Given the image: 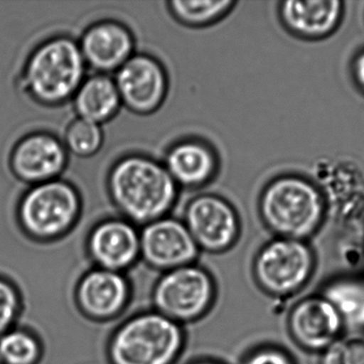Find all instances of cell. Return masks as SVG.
I'll list each match as a JSON object with an SVG mask.
<instances>
[{
	"label": "cell",
	"mask_w": 364,
	"mask_h": 364,
	"mask_svg": "<svg viewBox=\"0 0 364 364\" xmlns=\"http://www.w3.org/2000/svg\"><path fill=\"white\" fill-rule=\"evenodd\" d=\"M178 185L165 165L144 155H127L114 164L108 193L122 218L144 225L167 217L178 198Z\"/></svg>",
	"instance_id": "1"
},
{
	"label": "cell",
	"mask_w": 364,
	"mask_h": 364,
	"mask_svg": "<svg viewBox=\"0 0 364 364\" xmlns=\"http://www.w3.org/2000/svg\"><path fill=\"white\" fill-rule=\"evenodd\" d=\"M186 328L144 309L123 318L106 340L108 364H178L186 350Z\"/></svg>",
	"instance_id": "2"
},
{
	"label": "cell",
	"mask_w": 364,
	"mask_h": 364,
	"mask_svg": "<svg viewBox=\"0 0 364 364\" xmlns=\"http://www.w3.org/2000/svg\"><path fill=\"white\" fill-rule=\"evenodd\" d=\"M262 223L274 237L309 242L323 227L327 215L325 197L304 176L283 174L267 183L259 198Z\"/></svg>",
	"instance_id": "3"
},
{
	"label": "cell",
	"mask_w": 364,
	"mask_h": 364,
	"mask_svg": "<svg viewBox=\"0 0 364 364\" xmlns=\"http://www.w3.org/2000/svg\"><path fill=\"white\" fill-rule=\"evenodd\" d=\"M86 67L77 42L63 36L52 38L31 53L23 70V86L37 103L60 105L77 92Z\"/></svg>",
	"instance_id": "4"
},
{
	"label": "cell",
	"mask_w": 364,
	"mask_h": 364,
	"mask_svg": "<svg viewBox=\"0 0 364 364\" xmlns=\"http://www.w3.org/2000/svg\"><path fill=\"white\" fill-rule=\"evenodd\" d=\"M82 198L65 181L33 185L21 198L16 220L22 233L39 244H52L73 231L82 215Z\"/></svg>",
	"instance_id": "5"
},
{
	"label": "cell",
	"mask_w": 364,
	"mask_h": 364,
	"mask_svg": "<svg viewBox=\"0 0 364 364\" xmlns=\"http://www.w3.org/2000/svg\"><path fill=\"white\" fill-rule=\"evenodd\" d=\"M218 295L214 274L197 262L159 274L151 289V309L186 328L210 314Z\"/></svg>",
	"instance_id": "6"
},
{
	"label": "cell",
	"mask_w": 364,
	"mask_h": 364,
	"mask_svg": "<svg viewBox=\"0 0 364 364\" xmlns=\"http://www.w3.org/2000/svg\"><path fill=\"white\" fill-rule=\"evenodd\" d=\"M317 255L310 242L272 237L255 252L251 274L257 289L274 299L301 293L314 278Z\"/></svg>",
	"instance_id": "7"
},
{
	"label": "cell",
	"mask_w": 364,
	"mask_h": 364,
	"mask_svg": "<svg viewBox=\"0 0 364 364\" xmlns=\"http://www.w3.org/2000/svg\"><path fill=\"white\" fill-rule=\"evenodd\" d=\"M74 306L89 323L106 325L119 321L134 300V285L129 274L90 267L73 287Z\"/></svg>",
	"instance_id": "8"
},
{
	"label": "cell",
	"mask_w": 364,
	"mask_h": 364,
	"mask_svg": "<svg viewBox=\"0 0 364 364\" xmlns=\"http://www.w3.org/2000/svg\"><path fill=\"white\" fill-rule=\"evenodd\" d=\"M183 223L201 253L219 255L231 250L240 237L237 210L225 198L204 193L191 200Z\"/></svg>",
	"instance_id": "9"
},
{
	"label": "cell",
	"mask_w": 364,
	"mask_h": 364,
	"mask_svg": "<svg viewBox=\"0 0 364 364\" xmlns=\"http://www.w3.org/2000/svg\"><path fill=\"white\" fill-rule=\"evenodd\" d=\"M200 255L183 220L164 217L140 230V263L159 274L197 263Z\"/></svg>",
	"instance_id": "10"
},
{
	"label": "cell",
	"mask_w": 364,
	"mask_h": 364,
	"mask_svg": "<svg viewBox=\"0 0 364 364\" xmlns=\"http://www.w3.org/2000/svg\"><path fill=\"white\" fill-rule=\"evenodd\" d=\"M287 336L300 350L323 353L345 332L344 323L329 300L317 291L294 302L287 315Z\"/></svg>",
	"instance_id": "11"
},
{
	"label": "cell",
	"mask_w": 364,
	"mask_h": 364,
	"mask_svg": "<svg viewBox=\"0 0 364 364\" xmlns=\"http://www.w3.org/2000/svg\"><path fill=\"white\" fill-rule=\"evenodd\" d=\"M85 253L90 266L129 274L140 263V230L124 218H107L89 231Z\"/></svg>",
	"instance_id": "12"
},
{
	"label": "cell",
	"mask_w": 364,
	"mask_h": 364,
	"mask_svg": "<svg viewBox=\"0 0 364 364\" xmlns=\"http://www.w3.org/2000/svg\"><path fill=\"white\" fill-rule=\"evenodd\" d=\"M114 82L121 103L134 114H153L167 97L165 68L149 55H134L117 71Z\"/></svg>",
	"instance_id": "13"
},
{
	"label": "cell",
	"mask_w": 364,
	"mask_h": 364,
	"mask_svg": "<svg viewBox=\"0 0 364 364\" xmlns=\"http://www.w3.org/2000/svg\"><path fill=\"white\" fill-rule=\"evenodd\" d=\"M9 164L18 180L33 186L58 178L67 167L68 150L52 134L37 132L14 146Z\"/></svg>",
	"instance_id": "14"
},
{
	"label": "cell",
	"mask_w": 364,
	"mask_h": 364,
	"mask_svg": "<svg viewBox=\"0 0 364 364\" xmlns=\"http://www.w3.org/2000/svg\"><path fill=\"white\" fill-rule=\"evenodd\" d=\"M87 67L97 74L117 72L134 56L133 33L116 21H102L91 25L80 43Z\"/></svg>",
	"instance_id": "15"
},
{
	"label": "cell",
	"mask_w": 364,
	"mask_h": 364,
	"mask_svg": "<svg viewBox=\"0 0 364 364\" xmlns=\"http://www.w3.org/2000/svg\"><path fill=\"white\" fill-rule=\"evenodd\" d=\"M285 29L304 40L330 37L342 23L344 3L340 0H285L279 5Z\"/></svg>",
	"instance_id": "16"
},
{
	"label": "cell",
	"mask_w": 364,
	"mask_h": 364,
	"mask_svg": "<svg viewBox=\"0 0 364 364\" xmlns=\"http://www.w3.org/2000/svg\"><path fill=\"white\" fill-rule=\"evenodd\" d=\"M164 165L178 186L198 188L216 176L218 157L205 142L185 139L168 150Z\"/></svg>",
	"instance_id": "17"
},
{
	"label": "cell",
	"mask_w": 364,
	"mask_h": 364,
	"mask_svg": "<svg viewBox=\"0 0 364 364\" xmlns=\"http://www.w3.org/2000/svg\"><path fill=\"white\" fill-rule=\"evenodd\" d=\"M318 293L331 302L345 331H364V274L345 272L326 280Z\"/></svg>",
	"instance_id": "18"
},
{
	"label": "cell",
	"mask_w": 364,
	"mask_h": 364,
	"mask_svg": "<svg viewBox=\"0 0 364 364\" xmlns=\"http://www.w3.org/2000/svg\"><path fill=\"white\" fill-rule=\"evenodd\" d=\"M121 104L116 82L106 74H97L85 80L74 95V108L78 118L100 125L112 120Z\"/></svg>",
	"instance_id": "19"
},
{
	"label": "cell",
	"mask_w": 364,
	"mask_h": 364,
	"mask_svg": "<svg viewBox=\"0 0 364 364\" xmlns=\"http://www.w3.org/2000/svg\"><path fill=\"white\" fill-rule=\"evenodd\" d=\"M46 346L40 334L18 323L0 336L1 364H41Z\"/></svg>",
	"instance_id": "20"
},
{
	"label": "cell",
	"mask_w": 364,
	"mask_h": 364,
	"mask_svg": "<svg viewBox=\"0 0 364 364\" xmlns=\"http://www.w3.org/2000/svg\"><path fill=\"white\" fill-rule=\"evenodd\" d=\"M169 10L176 21L189 27L214 24L235 7V1H170Z\"/></svg>",
	"instance_id": "21"
},
{
	"label": "cell",
	"mask_w": 364,
	"mask_h": 364,
	"mask_svg": "<svg viewBox=\"0 0 364 364\" xmlns=\"http://www.w3.org/2000/svg\"><path fill=\"white\" fill-rule=\"evenodd\" d=\"M103 141L101 125L85 119L72 121L65 131V149L76 156L89 157L97 154Z\"/></svg>",
	"instance_id": "22"
},
{
	"label": "cell",
	"mask_w": 364,
	"mask_h": 364,
	"mask_svg": "<svg viewBox=\"0 0 364 364\" xmlns=\"http://www.w3.org/2000/svg\"><path fill=\"white\" fill-rule=\"evenodd\" d=\"M25 310V298L20 285L0 274V336L20 323Z\"/></svg>",
	"instance_id": "23"
},
{
	"label": "cell",
	"mask_w": 364,
	"mask_h": 364,
	"mask_svg": "<svg viewBox=\"0 0 364 364\" xmlns=\"http://www.w3.org/2000/svg\"><path fill=\"white\" fill-rule=\"evenodd\" d=\"M318 355V364H364V331H345Z\"/></svg>",
	"instance_id": "24"
},
{
	"label": "cell",
	"mask_w": 364,
	"mask_h": 364,
	"mask_svg": "<svg viewBox=\"0 0 364 364\" xmlns=\"http://www.w3.org/2000/svg\"><path fill=\"white\" fill-rule=\"evenodd\" d=\"M238 364H298L295 355L276 343H259L249 348Z\"/></svg>",
	"instance_id": "25"
},
{
	"label": "cell",
	"mask_w": 364,
	"mask_h": 364,
	"mask_svg": "<svg viewBox=\"0 0 364 364\" xmlns=\"http://www.w3.org/2000/svg\"><path fill=\"white\" fill-rule=\"evenodd\" d=\"M351 76L357 88L364 93V48L359 50L351 61Z\"/></svg>",
	"instance_id": "26"
},
{
	"label": "cell",
	"mask_w": 364,
	"mask_h": 364,
	"mask_svg": "<svg viewBox=\"0 0 364 364\" xmlns=\"http://www.w3.org/2000/svg\"><path fill=\"white\" fill-rule=\"evenodd\" d=\"M184 364H228L223 360L217 359L214 357H208V355H200V357L191 358Z\"/></svg>",
	"instance_id": "27"
},
{
	"label": "cell",
	"mask_w": 364,
	"mask_h": 364,
	"mask_svg": "<svg viewBox=\"0 0 364 364\" xmlns=\"http://www.w3.org/2000/svg\"><path fill=\"white\" fill-rule=\"evenodd\" d=\"M0 364H1V362H0Z\"/></svg>",
	"instance_id": "28"
}]
</instances>
